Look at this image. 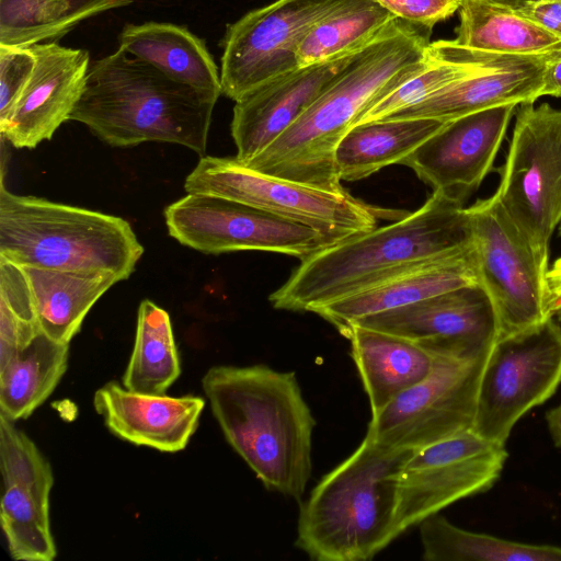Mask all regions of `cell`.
<instances>
[{"label":"cell","instance_id":"1","mask_svg":"<svg viewBox=\"0 0 561 561\" xmlns=\"http://www.w3.org/2000/svg\"><path fill=\"white\" fill-rule=\"evenodd\" d=\"M431 33L432 28L393 19L354 54L291 126L243 164L311 186L341 188L334 168L340 140L367 108L433 62Z\"/></svg>","mask_w":561,"mask_h":561},{"label":"cell","instance_id":"2","mask_svg":"<svg viewBox=\"0 0 561 561\" xmlns=\"http://www.w3.org/2000/svg\"><path fill=\"white\" fill-rule=\"evenodd\" d=\"M472 247L467 207L434 191L417 210L394 222L304 257L270 301L276 309L312 312L421 263Z\"/></svg>","mask_w":561,"mask_h":561},{"label":"cell","instance_id":"3","mask_svg":"<svg viewBox=\"0 0 561 561\" xmlns=\"http://www.w3.org/2000/svg\"><path fill=\"white\" fill-rule=\"evenodd\" d=\"M202 388L226 440L263 485L300 502L316 421L295 373L218 365L205 373Z\"/></svg>","mask_w":561,"mask_h":561},{"label":"cell","instance_id":"4","mask_svg":"<svg viewBox=\"0 0 561 561\" xmlns=\"http://www.w3.org/2000/svg\"><path fill=\"white\" fill-rule=\"evenodd\" d=\"M218 98L171 79L118 47L91 62L70 119L114 147L162 141L204 154Z\"/></svg>","mask_w":561,"mask_h":561},{"label":"cell","instance_id":"5","mask_svg":"<svg viewBox=\"0 0 561 561\" xmlns=\"http://www.w3.org/2000/svg\"><path fill=\"white\" fill-rule=\"evenodd\" d=\"M411 449L365 436L301 504L295 546L317 561H365L399 537V473Z\"/></svg>","mask_w":561,"mask_h":561},{"label":"cell","instance_id":"6","mask_svg":"<svg viewBox=\"0 0 561 561\" xmlns=\"http://www.w3.org/2000/svg\"><path fill=\"white\" fill-rule=\"evenodd\" d=\"M144 247L122 217L0 187V257L20 266L127 279Z\"/></svg>","mask_w":561,"mask_h":561},{"label":"cell","instance_id":"7","mask_svg":"<svg viewBox=\"0 0 561 561\" xmlns=\"http://www.w3.org/2000/svg\"><path fill=\"white\" fill-rule=\"evenodd\" d=\"M190 194L237 201L306 225L330 244L377 227L380 219L398 220L402 211L371 206L343 187L311 186L248 168L234 158L204 156L186 176Z\"/></svg>","mask_w":561,"mask_h":561},{"label":"cell","instance_id":"8","mask_svg":"<svg viewBox=\"0 0 561 561\" xmlns=\"http://www.w3.org/2000/svg\"><path fill=\"white\" fill-rule=\"evenodd\" d=\"M495 194L547 274L549 248L561 224V110L522 103Z\"/></svg>","mask_w":561,"mask_h":561},{"label":"cell","instance_id":"9","mask_svg":"<svg viewBox=\"0 0 561 561\" xmlns=\"http://www.w3.org/2000/svg\"><path fill=\"white\" fill-rule=\"evenodd\" d=\"M561 383V325L552 317L500 337L488 357L473 431L506 444L514 425Z\"/></svg>","mask_w":561,"mask_h":561},{"label":"cell","instance_id":"10","mask_svg":"<svg viewBox=\"0 0 561 561\" xmlns=\"http://www.w3.org/2000/svg\"><path fill=\"white\" fill-rule=\"evenodd\" d=\"M490 352L468 359L436 356L426 378L371 415L366 436L390 449L416 450L472 430Z\"/></svg>","mask_w":561,"mask_h":561},{"label":"cell","instance_id":"11","mask_svg":"<svg viewBox=\"0 0 561 561\" xmlns=\"http://www.w3.org/2000/svg\"><path fill=\"white\" fill-rule=\"evenodd\" d=\"M480 284L491 298L499 339L536 325L553 313L546 273L519 233L497 195L467 207Z\"/></svg>","mask_w":561,"mask_h":561},{"label":"cell","instance_id":"12","mask_svg":"<svg viewBox=\"0 0 561 561\" xmlns=\"http://www.w3.org/2000/svg\"><path fill=\"white\" fill-rule=\"evenodd\" d=\"M354 1L276 0L229 24L222 42V93L236 102L298 68V48L310 30Z\"/></svg>","mask_w":561,"mask_h":561},{"label":"cell","instance_id":"13","mask_svg":"<svg viewBox=\"0 0 561 561\" xmlns=\"http://www.w3.org/2000/svg\"><path fill=\"white\" fill-rule=\"evenodd\" d=\"M507 457L505 445L473 430L413 450L399 473V536L448 505L491 489Z\"/></svg>","mask_w":561,"mask_h":561},{"label":"cell","instance_id":"14","mask_svg":"<svg viewBox=\"0 0 561 561\" xmlns=\"http://www.w3.org/2000/svg\"><path fill=\"white\" fill-rule=\"evenodd\" d=\"M169 234L207 254L265 251L302 260L329 245L312 228L214 195L190 194L164 209Z\"/></svg>","mask_w":561,"mask_h":561},{"label":"cell","instance_id":"15","mask_svg":"<svg viewBox=\"0 0 561 561\" xmlns=\"http://www.w3.org/2000/svg\"><path fill=\"white\" fill-rule=\"evenodd\" d=\"M353 325L402 336L434 356L459 359L490 352L499 339L495 309L480 283L365 317Z\"/></svg>","mask_w":561,"mask_h":561},{"label":"cell","instance_id":"16","mask_svg":"<svg viewBox=\"0 0 561 561\" xmlns=\"http://www.w3.org/2000/svg\"><path fill=\"white\" fill-rule=\"evenodd\" d=\"M0 520L16 561H53L57 550L49 520L51 467L15 422L0 415Z\"/></svg>","mask_w":561,"mask_h":561},{"label":"cell","instance_id":"17","mask_svg":"<svg viewBox=\"0 0 561 561\" xmlns=\"http://www.w3.org/2000/svg\"><path fill=\"white\" fill-rule=\"evenodd\" d=\"M518 105L494 106L446 122L401 164L434 191L465 203L493 171Z\"/></svg>","mask_w":561,"mask_h":561},{"label":"cell","instance_id":"18","mask_svg":"<svg viewBox=\"0 0 561 561\" xmlns=\"http://www.w3.org/2000/svg\"><path fill=\"white\" fill-rule=\"evenodd\" d=\"M31 48L35 55L32 76L9 116L0 123L2 138L15 148H35L70 119L91 65L85 49L56 42Z\"/></svg>","mask_w":561,"mask_h":561},{"label":"cell","instance_id":"19","mask_svg":"<svg viewBox=\"0 0 561 561\" xmlns=\"http://www.w3.org/2000/svg\"><path fill=\"white\" fill-rule=\"evenodd\" d=\"M357 50L298 67L237 100L231 121L236 158L245 163L277 139L324 92Z\"/></svg>","mask_w":561,"mask_h":561},{"label":"cell","instance_id":"20","mask_svg":"<svg viewBox=\"0 0 561 561\" xmlns=\"http://www.w3.org/2000/svg\"><path fill=\"white\" fill-rule=\"evenodd\" d=\"M95 412L116 437L163 453L183 450L197 430L205 400L128 390L108 381L93 397Z\"/></svg>","mask_w":561,"mask_h":561},{"label":"cell","instance_id":"21","mask_svg":"<svg viewBox=\"0 0 561 561\" xmlns=\"http://www.w3.org/2000/svg\"><path fill=\"white\" fill-rule=\"evenodd\" d=\"M552 54H497L482 71L453 82L385 119L449 122L494 106L536 102L540 98L546 62Z\"/></svg>","mask_w":561,"mask_h":561},{"label":"cell","instance_id":"22","mask_svg":"<svg viewBox=\"0 0 561 561\" xmlns=\"http://www.w3.org/2000/svg\"><path fill=\"white\" fill-rule=\"evenodd\" d=\"M473 247L421 263L355 294L312 310L342 335L358 320L463 286L479 284Z\"/></svg>","mask_w":561,"mask_h":561},{"label":"cell","instance_id":"23","mask_svg":"<svg viewBox=\"0 0 561 561\" xmlns=\"http://www.w3.org/2000/svg\"><path fill=\"white\" fill-rule=\"evenodd\" d=\"M344 336L368 396L371 415L432 371L436 356L415 342L382 331L351 327Z\"/></svg>","mask_w":561,"mask_h":561},{"label":"cell","instance_id":"24","mask_svg":"<svg viewBox=\"0 0 561 561\" xmlns=\"http://www.w3.org/2000/svg\"><path fill=\"white\" fill-rule=\"evenodd\" d=\"M119 48L151 65L171 79L220 96V72L205 41L187 27L168 22L128 24Z\"/></svg>","mask_w":561,"mask_h":561},{"label":"cell","instance_id":"25","mask_svg":"<svg viewBox=\"0 0 561 561\" xmlns=\"http://www.w3.org/2000/svg\"><path fill=\"white\" fill-rule=\"evenodd\" d=\"M21 267L42 333L65 344H70L101 296L121 282L110 273Z\"/></svg>","mask_w":561,"mask_h":561},{"label":"cell","instance_id":"26","mask_svg":"<svg viewBox=\"0 0 561 561\" xmlns=\"http://www.w3.org/2000/svg\"><path fill=\"white\" fill-rule=\"evenodd\" d=\"M445 123L434 118H403L353 126L335 149L339 180L357 181L387 165L401 163Z\"/></svg>","mask_w":561,"mask_h":561},{"label":"cell","instance_id":"27","mask_svg":"<svg viewBox=\"0 0 561 561\" xmlns=\"http://www.w3.org/2000/svg\"><path fill=\"white\" fill-rule=\"evenodd\" d=\"M457 46L502 55H541L561 50L558 37L522 15L516 8L496 0H462L459 8Z\"/></svg>","mask_w":561,"mask_h":561},{"label":"cell","instance_id":"28","mask_svg":"<svg viewBox=\"0 0 561 561\" xmlns=\"http://www.w3.org/2000/svg\"><path fill=\"white\" fill-rule=\"evenodd\" d=\"M69 344L38 334L0 367V415L27 419L53 393L64 377Z\"/></svg>","mask_w":561,"mask_h":561},{"label":"cell","instance_id":"29","mask_svg":"<svg viewBox=\"0 0 561 561\" xmlns=\"http://www.w3.org/2000/svg\"><path fill=\"white\" fill-rule=\"evenodd\" d=\"M133 0H0V46L28 48L65 36L82 21Z\"/></svg>","mask_w":561,"mask_h":561},{"label":"cell","instance_id":"30","mask_svg":"<svg viewBox=\"0 0 561 561\" xmlns=\"http://www.w3.org/2000/svg\"><path fill=\"white\" fill-rule=\"evenodd\" d=\"M426 561H561V547L507 540L462 529L433 514L420 524Z\"/></svg>","mask_w":561,"mask_h":561},{"label":"cell","instance_id":"31","mask_svg":"<svg viewBox=\"0 0 561 561\" xmlns=\"http://www.w3.org/2000/svg\"><path fill=\"white\" fill-rule=\"evenodd\" d=\"M181 375L169 313L151 300L140 302L135 344L123 386L135 392L165 394Z\"/></svg>","mask_w":561,"mask_h":561},{"label":"cell","instance_id":"32","mask_svg":"<svg viewBox=\"0 0 561 561\" xmlns=\"http://www.w3.org/2000/svg\"><path fill=\"white\" fill-rule=\"evenodd\" d=\"M396 18L377 0L354 1L310 30L298 48V67L362 48Z\"/></svg>","mask_w":561,"mask_h":561},{"label":"cell","instance_id":"33","mask_svg":"<svg viewBox=\"0 0 561 561\" xmlns=\"http://www.w3.org/2000/svg\"><path fill=\"white\" fill-rule=\"evenodd\" d=\"M41 333L23 268L0 257V367Z\"/></svg>","mask_w":561,"mask_h":561},{"label":"cell","instance_id":"34","mask_svg":"<svg viewBox=\"0 0 561 561\" xmlns=\"http://www.w3.org/2000/svg\"><path fill=\"white\" fill-rule=\"evenodd\" d=\"M35 65L31 47L0 46V123L12 111Z\"/></svg>","mask_w":561,"mask_h":561},{"label":"cell","instance_id":"35","mask_svg":"<svg viewBox=\"0 0 561 561\" xmlns=\"http://www.w3.org/2000/svg\"><path fill=\"white\" fill-rule=\"evenodd\" d=\"M397 18L428 28L459 10L462 0H377Z\"/></svg>","mask_w":561,"mask_h":561},{"label":"cell","instance_id":"36","mask_svg":"<svg viewBox=\"0 0 561 561\" xmlns=\"http://www.w3.org/2000/svg\"><path fill=\"white\" fill-rule=\"evenodd\" d=\"M516 10L547 32L561 37V0H527Z\"/></svg>","mask_w":561,"mask_h":561},{"label":"cell","instance_id":"37","mask_svg":"<svg viewBox=\"0 0 561 561\" xmlns=\"http://www.w3.org/2000/svg\"><path fill=\"white\" fill-rule=\"evenodd\" d=\"M545 95L561 98V50L553 53L546 62L540 98Z\"/></svg>","mask_w":561,"mask_h":561},{"label":"cell","instance_id":"38","mask_svg":"<svg viewBox=\"0 0 561 561\" xmlns=\"http://www.w3.org/2000/svg\"><path fill=\"white\" fill-rule=\"evenodd\" d=\"M548 302L552 313H561V256L546 274Z\"/></svg>","mask_w":561,"mask_h":561},{"label":"cell","instance_id":"39","mask_svg":"<svg viewBox=\"0 0 561 561\" xmlns=\"http://www.w3.org/2000/svg\"><path fill=\"white\" fill-rule=\"evenodd\" d=\"M545 417L554 446L561 448V403L547 411Z\"/></svg>","mask_w":561,"mask_h":561},{"label":"cell","instance_id":"40","mask_svg":"<svg viewBox=\"0 0 561 561\" xmlns=\"http://www.w3.org/2000/svg\"><path fill=\"white\" fill-rule=\"evenodd\" d=\"M496 1L510 4V5L514 7V8H518V7H520L527 0H496Z\"/></svg>","mask_w":561,"mask_h":561},{"label":"cell","instance_id":"41","mask_svg":"<svg viewBox=\"0 0 561 561\" xmlns=\"http://www.w3.org/2000/svg\"><path fill=\"white\" fill-rule=\"evenodd\" d=\"M559 233H560V236H561V224H560V226H559Z\"/></svg>","mask_w":561,"mask_h":561}]
</instances>
